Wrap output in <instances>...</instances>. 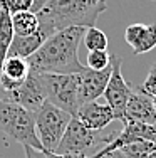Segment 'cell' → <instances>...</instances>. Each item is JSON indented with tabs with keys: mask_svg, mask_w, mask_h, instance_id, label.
I'll return each instance as SVG.
<instances>
[{
	"mask_svg": "<svg viewBox=\"0 0 156 158\" xmlns=\"http://www.w3.org/2000/svg\"><path fill=\"white\" fill-rule=\"evenodd\" d=\"M86 27H67L52 34L30 57L27 59L30 69L50 74H77L86 69L79 61V46L82 42Z\"/></svg>",
	"mask_w": 156,
	"mask_h": 158,
	"instance_id": "cell-1",
	"label": "cell"
},
{
	"mask_svg": "<svg viewBox=\"0 0 156 158\" xmlns=\"http://www.w3.org/2000/svg\"><path fill=\"white\" fill-rule=\"evenodd\" d=\"M0 128L20 145L44 150L35 133L34 113L24 110L12 101H0Z\"/></svg>",
	"mask_w": 156,
	"mask_h": 158,
	"instance_id": "cell-3",
	"label": "cell"
},
{
	"mask_svg": "<svg viewBox=\"0 0 156 158\" xmlns=\"http://www.w3.org/2000/svg\"><path fill=\"white\" fill-rule=\"evenodd\" d=\"M111 66V56L107 51H89L87 54V69L102 71Z\"/></svg>",
	"mask_w": 156,
	"mask_h": 158,
	"instance_id": "cell-20",
	"label": "cell"
},
{
	"mask_svg": "<svg viewBox=\"0 0 156 158\" xmlns=\"http://www.w3.org/2000/svg\"><path fill=\"white\" fill-rule=\"evenodd\" d=\"M124 39L131 46L134 56L146 54L156 47V25L131 24L124 32Z\"/></svg>",
	"mask_w": 156,
	"mask_h": 158,
	"instance_id": "cell-14",
	"label": "cell"
},
{
	"mask_svg": "<svg viewBox=\"0 0 156 158\" xmlns=\"http://www.w3.org/2000/svg\"><path fill=\"white\" fill-rule=\"evenodd\" d=\"M139 91L144 93L146 96L150 98H156V64H153V67L150 69L146 79L143 81V84L139 86Z\"/></svg>",
	"mask_w": 156,
	"mask_h": 158,
	"instance_id": "cell-22",
	"label": "cell"
},
{
	"mask_svg": "<svg viewBox=\"0 0 156 158\" xmlns=\"http://www.w3.org/2000/svg\"><path fill=\"white\" fill-rule=\"evenodd\" d=\"M74 118L79 119L87 130L101 131L109 123L118 119V116L109 104H102V103H98V101H89V103L79 106Z\"/></svg>",
	"mask_w": 156,
	"mask_h": 158,
	"instance_id": "cell-11",
	"label": "cell"
},
{
	"mask_svg": "<svg viewBox=\"0 0 156 158\" xmlns=\"http://www.w3.org/2000/svg\"><path fill=\"white\" fill-rule=\"evenodd\" d=\"M42 74V84L46 91V99L62 111L76 116L79 110V96H77V74Z\"/></svg>",
	"mask_w": 156,
	"mask_h": 158,
	"instance_id": "cell-5",
	"label": "cell"
},
{
	"mask_svg": "<svg viewBox=\"0 0 156 158\" xmlns=\"http://www.w3.org/2000/svg\"><path fill=\"white\" fill-rule=\"evenodd\" d=\"M91 158H128L121 150H113V152H106V153H98L96 152Z\"/></svg>",
	"mask_w": 156,
	"mask_h": 158,
	"instance_id": "cell-24",
	"label": "cell"
},
{
	"mask_svg": "<svg viewBox=\"0 0 156 158\" xmlns=\"http://www.w3.org/2000/svg\"><path fill=\"white\" fill-rule=\"evenodd\" d=\"M153 101H154V106H156V98H154V99H153Z\"/></svg>",
	"mask_w": 156,
	"mask_h": 158,
	"instance_id": "cell-27",
	"label": "cell"
},
{
	"mask_svg": "<svg viewBox=\"0 0 156 158\" xmlns=\"http://www.w3.org/2000/svg\"><path fill=\"white\" fill-rule=\"evenodd\" d=\"M0 10L9 15L17 12H32V0H0Z\"/></svg>",
	"mask_w": 156,
	"mask_h": 158,
	"instance_id": "cell-21",
	"label": "cell"
},
{
	"mask_svg": "<svg viewBox=\"0 0 156 158\" xmlns=\"http://www.w3.org/2000/svg\"><path fill=\"white\" fill-rule=\"evenodd\" d=\"M70 118L72 116L69 113L62 111L61 108L54 106L49 101H46L34 113L35 133L46 152H55Z\"/></svg>",
	"mask_w": 156,
	"mask_h": 158,
	"instance_id": "cell-4",
	"label": "cell"
},
{
	"mask_svg": "<svg viewBox=\"0 0 156 158\" xmlns=\"http://www.w3.org/2000/svg\"><path fill=\"white\" fill-rule=\"evenodd\" d=\"M153 2H156V0H153Z\"/></svg>",
	"mask_w": 156,
	"mask_h": 158,
	"instance_id": "cell-29",
	"label": "cell"
},
{
	"mask_svg": "<svg viewBox=\"0 0 156 158\" xmlns=\"http://www.w3.org/2000/svg\"><path fill=\"white\" fill-rule=\"evenodd\" d=\"M119 150L128 158H146L156 150V143L148 141V140H141V141L128 143V145L121 146Z\"/></svg>",
	"mask_w": 156,
	"mask_h": 158,
	"instance_id": "cell-19",
	"label": "cell"
},
{
	"mask_svg": "<svg viewBox=\"0 0 156 158\" xmlns=\"http://www.w3.org/2000/svg\"><path fill=\"white\" fill-rule=\"evenodd\" d=\"M82 42H84L87 51H107V44H109L107 42V35L101 29L96 27V25L86 27Z\"/></svg>",
	"mask_w": 156,
	"mask_h": 158,
	"instance_id": "cell-17",
	"label": "cell"
},
{
	"mask_svg": "<svg viewBox=\"0 0 156 158\" xmlns=\"http://www.w3.org/2000/svg\"><path fill=\"white\" fill-rule=\"evenodd\" d=\"M96 2H102V0H96Z\"/></svg>",
	"mask_w": 156,
	"mask_h": 158,
	"instance_id": "cell-28",
	"label": "cell"
},
{
	"mask_svg": "<svg viewBox=\"0 0 156 158\" xmlns=\"http://www.w3.org/2000/svg\"><path fill=\"white\" fill-rule=\"evenodd\" d=\"M106 9V0H49L37 12L39 31L50 37L52 34L74 25L92 27Z\"/></svg>",
	"mask_w": 156,
	"mask_h": 158,
	"instance_id": "cell-2",
	"label": "cell"
},
{
	"mask_svg": "<svg viewBox=\"0 0 156 158\" xmlns=\"http://www.w3.org/2000/svg\"><path fill=\"white\" fill-rule=\"evenodd\" d=\"M24 153H25V158H52L54 152H46V150H39V148H34V146L24 145Z\"/></svg>",
	"mask_w": 156,
	"mask_h": 158,
	"instance_id": "cell-23",
	"label": "cell"
},
{
	"mask_svg": "<svg viewBox=\"0 0 156 158\" xmlns=\"http://www.w3.org/2000/svg\"><path fill=\"white\" fill-rule=\"evenodd\" d=\"M52 158H91L87 155H57V153H52Z\"/></svg>",
	"mask_w": 156,
	"mask_h": 158,
	"instance_id": "cell-25",
	"label": "cell"
},
{
	"mask_svg": "<svg viewBox=\"0 0 156 158\" xmlns=\"http://www.w3.org/2000/svg\"><path fill=\"white\" fill-rule=\"evenodd\" d=\"M12 19V27L15 35H30L39 31V19L34 12H17Z\"/></svg>",
	"mask_w": 156,
	"mask_h": 158,
	"instance_id": "cell-16",
	"label": "cell"
},
{
	"mask_svg": "<svg viewBox=\"0 0 156 158\" xmlns=\"http://www.w3.org/2000/svg\"><path fill=\"white\" fill-rule=\"evenodd\" d=\"M47 39L49 37L42 31H37L35 34H30V35H14L12 42L7 49V56H17V57L29 59Z\"/></svg>",
	"mask_w": 156,
	"mask_h": 158,
	"instance_id": "cell-15",
	"label": "cell"
},
{
	"mask_svg": "<svg viewBox=\"0 0 156 158\" xmlns=\"http://www.w3.org/2000/svg\"><path fill=\"white\" fill-rule=\"evenodd\" d=\"M121 64H122L121 57L111 59V76H109V81H107L106 89L102 93L104 99H106V104H109L114 110L119 121L122 119L124 108L128 104V99H129L131 91H133L131 84L126 81L122 73H121Z\"/></svg>",
	"mask_w": 156,
	"mask_h": 158,
	"instance_id": "cell-8",
	"label": "cell"
},
{
	"mask_svg": "<svg viewBox=\"0 0 156 158\" xmlns=\"http://www.w3.org/2000/svg\"><path fill=\"white\" fill-rule=\"evenodd\" d=\"M146 158H156V150H154V152H153V153H151V155H150V156H146Z\"/></svg>",
	"mask_w": 156,
	"mask_h": 158,
	"instance_id": "cell-26",
	"label": "cell"
},
{
	"mask_svg": "<svg viewBox=\"0 0 156 158\" xmlns=\"http://www.w3.org/2000/svg\"><path fill=\"white\" fill-rule=\"evenodd\" d=\"M124 119H133V121L146 123V125H156V106L153 98L141 93L139 88L133 89L121 121H124Z\"/></svg>",
	"mask_w": 156,
	"mask_h": 158,
	"instance_id": "cell-12",
	"label": "cell"
},
{
	"mask_svg": "<svg viewBox=\"0 0 156 158\" xmlns=\"http://www.w3.org/2000/svg\"><path fill=\"white\" fill-rule=\"evenodd\" d=\"M29 73H30V64L27 59L17 57V56H7L0 66V86L7 93L15 91L25 81Z\"/></svg>",
	"mask_w": 156,
	"mask_h": 158,
	"instance_id": "cell-13",
	"label": "cell"
},
{
	"mask_svg": "<svg viewBox=\"0 0 156 158\" xmlns=\"http://www.w3.org/2000/svg\"><path fill=\"white\" fill-rule=\"evenodd\" d=\"M96 131L87 130L77 118H70L61 141L54 153L57 155H87V152L96 145Z\"/></svg>",
	"mask_w": 156,
	"mask_h": 158,
	"instance_id": "cell-6",
	"label": "cell"
},
{
	"mask_svg": "<svg viewBox=\"0 0 156 158\" xmlns=\"http://www.w3.org/2000/svg\"><path fill=\"white\" fill-rule=\"evenodd\" d=\"M9 101L18 104V106H22L24 110L30 113H35L47 101L44 84H42V74L39 71L30 69L25 81L18 86L15 91L9 93Z\"/></svg>",
	"mask_w": 156,
	"mask_h": 158,
	"instance_id": "cell-9",
	"label": "cell"
},
{
	"mask_svg": "<svg viewBox=\"0 0 156 158\" xmlns=\"http://www.w3.org/2000/svg\"><path fill=\"white\" fill-rule=\"evenodd\" d=\"M122 130L119 133H113L109 136H104L99 141H102L106 146L98 150V153H106L113 150H119L121 146L128 145L133 141L148 140L156 143V125H146V123L133 121V119H124L122 121Z\"/></svg>",
	"mask_w": 156,
	"mask_h": 158,
	"instance_id": "cell-7",
	"label": "cell"
},
{
	"mask_svg": "<svg viewBox=\"0 0 156 158\" xmlns=\"http://www.w3.org/2000/svg\"><path fill=\"white\" fill-rule=\"evenodd\" d=\"M111 76V66L102 71H92L84 69L77 73V96H79V104L89 103V101H98L102 96L104 89L107 86Z\"/></svg>",
	"mask_w": 156,
	"mask_h": 158,
	"instance_id": "cell-10",
	"label": "cell"
},
{
	"mask_svg": "<svg viewBox=\"0 0 156 158\" xmlns=\"http://www.w3.org/2000/svg\"><path fill=\"white\" fill-rule=\"evenodd\" d=\"M14 27H12V19L7 12L0 10V57L5 59L7 49L14 39Z\"/></svg>",
	"mask_w": 156,
	"mask_h": 158,
	"instance_id": "cell-18",
	"label": "cell"
}]
</instances>
